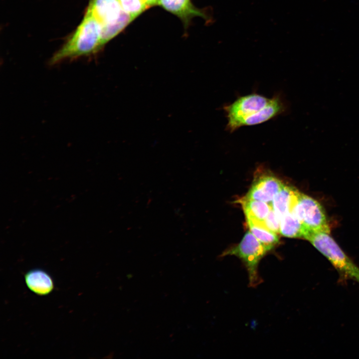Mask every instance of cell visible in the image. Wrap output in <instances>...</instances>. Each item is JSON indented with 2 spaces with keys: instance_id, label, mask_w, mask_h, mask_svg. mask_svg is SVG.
<instances>
[{
  "instance_id": "obj_13",
  "label": "cell",
  "mask_w": 359,
  "mask_h": 359,
  "mask_svg": "<svg viewBox=\"0 0 359 359\" xmlns=\"http://www.w3.org/2000/svg\"><path fill=\"white\" fill-rule=\"evenodd\" d=\"M282 235L290 238H305L307 230L294 211L286 213L280 219Z\"/></svg>"
},
{
  "instance_id": "obj_12",
  "label": "cell",
  "mask_w": 359,
  "mask_h": 359,
  "mask_svg": "<svg viewBox=\"0 0 359 359\" xmlns=\"http://www.w3.org/2000/svg\"><path fill=\"white\" fill-rule=\"evenodd\" d=\"M25 282L30 290L38 295H46L54 288L53 281L50 275L40 269L28 271L24 276Z\"/></svg>"
},
{
  "instance_id": "obj_3",
  "label": "cell",
  "mask_w": 359,
  "mask_h": 359,
  "mask_svg": "<svg viewBox=\"0 0 359 359\" xmlns=\"http://www.w3.org/2000/svg\"><path fill=\"white\" fill-rule=\"evenodd\" d=\"M305 239L327 258L341 278L352 280L359 284V267L343 251L329 232H310Z\"/></svg>"
},
{
  "instance_id": "obj_16",
  "label": "cell",
  "mask_w": 359,
  "mask_h": 359,
  "mask_svg": "<svg viewBox=\"0 0 359 359\" xmlns=\"http://www.w3.org/2000/svg\"><path fill=\"white\" fill-rule=\"evenodd\" d=\"M264 227L276 234L280 232V220L275 213L273 207L270 209L264 222Z\"/></svg>"
},
{
  "instance_id": "obj_17",
  "label": "cell",
  "mask_w": 359,
  "mask_h": 359,
  "mask_svg": "<svg viewBox=\"0 0 359 359\" xmlns=\"http://www.w3.org/2000/svg\"><path fill=\"white\" fill-rule=\"evenodd\" d=\"M148 7L158 4L159 0H142Z\"/></svg>"
},
{
  "instance_id": "obj_10",
  "label": "cell",
  "mask_w": 359,
  "mask_h": 359,
  "mask_svg": "<svg viewBox=\"0 0 359 359\" xmlns=\"http://www.w3.org/2000/svg\"><path fill=\"white\" fill-rule=\"evenodd\" d=\"M285 110V106L281 98L279 95H275L264 108L244 119L240 123V127L261 124L282 114Z\"/></svg>"
},
{
  "instance_id": "obj_6",
  "label": "cell",
  "mask_w": 359,
  "mask_h": 359,
  "mask_svg": "<svg viewBox=\"0 0 359 359\" xmlns=\"http://www.w3.org/2000/svg\"><path fill=\"white\" fill-rule=\"evenodd\" d=\"M268 98L257 93L239 97L230 105L224 107L228 119L227 129L233 132L240 128V123L264 108L270 101Z\"/></svg>"
},
{
  "instance_id": "obj_11",
  "label": "cell",
  "mask_w": 359,
  "mask_h": 359,
  "mask_svg": "<svg viewBox=\"0 0 359 359\" xmlns=\"http://www.w3.org/2000/svg\"><path fill=\"white\" fill-rule=\"evenodd\" d=\"M299 191L296 188L284 184L275 195L271 204L280 220L286 213L294 210Z\"/></svg>"
},
{
  "instance_id": "obj_9",
  "label": "cell",
  "mask_w": 359,
  "mask_h": 359,
  "mask_svg": "<svg viewBox=\"0 0 359 359\" xmlns=\"http://www.w3.org/2000/svg\"><path fill=\"white\" fill-rule=\"evenodd\" d=\"M238 202L242 205L247 223L265 228L264 222L272 207L271 203L243 197L238 199Z\"/></svg>"
},
{
  "instance_id": "obj_8",
  "label": "cell",
  "mask_w": 359,
  "mask_h": 359,
  "mask_svg": "<svg viewBox=\"0 0 359 359\" xmlns=\"http://www.w3.org/2000/svg\"><path fill=\"white\" fill-rule=\"evenodd\" d=\"M158 4L178 16L185 25L195 16L207 18L204 12L196 8L190 0H159Z\"/></svg>"
},
{
  "instance_id": "obj_1",
  "label": "cell",
  "mask_w": 359,
  "mask_h": 359,
  "mask_svg": "<svg viewBox=\"0 0 359 359\" xmlns=\"http://www.w3.org/2000/svg\"><path fill=\"white\" fill-rule=\"evenodd\" d=\"M101 28L98 22L86 9L81 23L63 45L49 60L54 65L64 60L89 56L102 48Z\"/></svg>"
},
{
  "instance_id": "obj_15",
  "label": "cell",
  "mask_w": 359,
  "mask_h": 359,
  "mask_svg": "<svg viewBox=\"0 0 359 359\" xmlns=\"http://www.w3.org/2000/svg\"><path fill=\"white\" fill-rule=\"evenodd\" d=\"M123 9L134 19L148 7L142 0H119Z\"/></svg>"
},
{
  "instance_id": "obj_5",
  "label": "cell",
  "mask_w": 359,
  "mask_h": 359,
  "mask_svg": "<svg viewBox=\"0 0 359 359\" xmlns=\"http://www.w3.org/2000/svg\"><path fill=\"white\" fill-rule=\"evenodd\" d=\"M294 211L305 227L306 235L310 232L323 231L330 233L325 210L322 205L314 198L299 191Z\"/></svg>"
},
{
  "instance_id": "obj_2",
  "label": "cell",
  "mask_w": 359,
  "mask_h": 359,
  "mask_svg": "<svg viewBox=\"0 0 359 359\" xmlns=\"http://www.w3.org/2000/svg\"><path fill=\"white\" fill-rule=\"evenodd\" d=\"M86 9L100 25L102 47L134 20L119 0H89Z\"/></svg>"
},
{
  "instance_id": "obj_7",
  "label": "cell",
  "mask_w": 359,
  "mask_h": 359,
  "mask_svg": "<svg viewBox=\"0 0 359 359\" xmlns=\"http://www.w3.org/2000/svg\"><path fill=\"white\" fill-rule=\"evenodd\" d=\"M284 185L281 180L274 176L261 175L254 180L243 197L270 203Z\"/></svg>"
},
{
  "instance_id": "obj_4",
  "label": "cell",
  "mask_w": 359,
  "mask_h": 359,
  "mask_svg": "<svg viewBox=\"0 0 359 359\" xmlns=\"http://www.w3.org/2000/svg\"><path fill=\"white\" fill-rule=\"evenodd\" d=\"M268 252L266 248L248 231L239 244L224 251L221 256L234 255L241 259L248 273L249 286L255 287L262 281L258 272L259 264Z\"/></svg>"
},
{
  "instance_id": "obj_14",
  "label": "cell",
  "mask_w": 359,
  "mask_h": 359,
  "mask_svg": "<svg viewBox=\"0 0 359 359\" xmlns=\"http://www.w3.org/2000/svg\"><path fill=\"white\" fill-rule=\"evenodd\" d=\"M250 232L269 251L272 250L279 243L278 234L263 227L247 223Z\"/></svg>"
}]
</instances>
